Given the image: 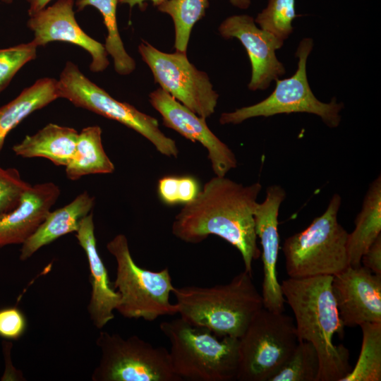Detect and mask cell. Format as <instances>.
<instances>
[{
	"instance_id": "obj_29",
	"label": "cell",
	"mask_w": 381,
	"mask_h": 381,
	"mask_svg": "<svg viewBox=\"0 0 381 381\" xmlns=\"http://www.w3.org/2000/svg\"><path fill=\"white\" fill-rule=\"evenodd\" d=\"M37 46L32 41L15 47L0 49V92L16 73L28 62L37 56Z\"/></svg>"
},
{
	"instance_id": "obj_23",
	"label": "cell",
	"mask_w": 381,
	"mask_h": 381,
	"mask_svg": "<svg viewBox=\"0 0 381 381\" xmlns=\"http://www.w3.org/2000/svg\"><path fill=\"white\" fill-rule=\"evenodd\" d=\"M65 167L67 178L72 181L86 175L114 172V165L102 146L99 126L85 127L78 133L74 155Z\"/></svg>"
},
{
	"instance_id": "obj_5",
	"label": "cell",
	"mask_w": 381,
	"mask_h": 381,
	"mask_svg": "<svg viewBox=\"0 0 381 381\" xmlns=\"http://www.w3.org/2000/svg\"><path fill=\"white\" fill-rule=\"evenodd\" d=\"M340 205V195H333L322 215L285 239L282 250L289 277H333L350 265L346 248L349 233L337 220Z\"/></svg>"
},
{
	"instance_id": "obj_4",
	"label": "cell",
	"mask_w": 381,
	"mask_h": 381,
	"mask_svg": "<svg viewBox=\"0 0 381 381\" xmlns=\"http://www.w3.org/2000/svg\"><path fill=\"white\" fill-rule=\"evenodd\" d=\"M170 342L172 368L181 380H236L239 339L219 337L179 318L160 323Z\"/></svg>"
},
{
	"instance_id": "obj_11",
	"label": "cell",
	"mask_w": 381,
	"mask_h": 381,
	"mask_svg": "<svg viewBox=\"0 0 381 381\" xmlns=\"http://www.w3.org/2000/svg\"><path fill=\"white\" fill-rule=\"evenodd\" d=\"M138 51L162 89L200 117L214 112L219 95L207 74L191 64L186 54L165 53L147 42L140 44Z\"/></svg>"
},
{
	"instance_id": "obj_17",
	"label": "cell",
	"mask_w": 381,
	"mask_h": 381,
	"mask_svg": "<svg viewBox=\"0 0 381 381\" xmlns=\"http://www.w3.org/2000/svg\"><path fill=\"white\" fill-rule=\"evenodd\" d=\"M60 193L59 187L52 182L31 186L16 207L0 214V248L23 244L31 236L51 211Z\"/></svg>"
},
{
	"instance_id": "obj_33",
	"label": "cell",
	"mask_w": 381,
	"mask_h": 381,
	"mask_svg": "<svg viewBox=\"0 0 381 381\" xmlns=\"http://www.w3.org/2000/svg\"><path fill=\"white\" fill-rule=\"evenodd\" d=\"M361 264L373 273L381 275V234L364 253Z\"/></svg>"
},
{
	"instance_id": "obj_9",
	"label": "cell",
	"mask_w": 381,
	"mask_h": 381,
	"mask_svg": "<svg viewBox=\"0 0 381 381\" xmlns=\"http://www.w3.org/2000/svg\"><path fill=\"white\" fill-rule=\"evenodd\" d=\"M58 91L59 98L67 99L76 107L115 120L135 131L151 142L161 154L167 157L178 156L176 142L161 131L156 119L113 98L71 61L66 64L61 73Z\"/></svg>"
},
{
	"instance_id": "obj_37",
	"label": "cell",
	"mask_w": 381,
	"mask_h": 381,
	"mask_svg": "<svg viewBox=\"0 0 381 381\" xmlns=\"http://www.w3.org/2000/svg\"><path fill=\"white\" fill-rule=\"evenodd\" d=\"M4 3L6 4H11L13 2V0H1Z\"/></svg>"
},
{
	"instance_id": "obj_12",
	"label": "cell",
	"mask_w": 381,
	"mask_h": 381,
	"mask_svg": "<svg viewBox=\"0 0 381 381\" xmlns=\"http://www.w3.org/2000/svg\"><path fill=\"white\" fill-rule=\"evenodd\" d=\"M150 102L160 114L163 124L192 142H199L207 150L216 176H224L237 166L232 150L219 139L200 117L161 87L152 92Z\"/></svg>"
},
{
	"instance_id": "obj_36",
	"label": "cell",
	"mask_w": 381,
	"mask_h": 381,
	"mask_svg": "<svg viewBox=\"0 0 381 381\" xmlns=\"http://www.w3.org/2000/svg\"><path fill=\"white\" fill-rule=\"evenodd\" d=\"M230 3L240 8V9H247L249 8L251 0H229Z\"/></svg>"
},
{
	"instance_id": "obj_3",
	"label": "cell",
	"mask_w": 381,
	"mask_h": 381,
	"mask_svg": "<svg viewBox=\"0 0 381 381\" xmlns=\"http://www.w3.org/2000/svg\"><path fill=\"white\" fill-rule=\"evenodd\" d=\"M172 293L181 318L221 337L239 339L263 308L252 274L245 270L225 284L174 287Z\"/></svg>"
},
{
	"instance_id": "obj_16",
	"label": "cell",
	"mask_w": 381,
	"mask_h": 381,
	"mask_svg": "<svg viewBox=\"0 0 381 381\" xmlns=\"http://www.w3.org/2000/svg\"><path fill=\"white\" fill-rule=\"evenodd\" d=\"M73 5L74 0H58L31 16L27 25L34 32L32 42L37 47L56 41L78 45L91 55L90 71H103L109 64L105 47L80 28L75 18Z\"/></svg>"
},
{
	"instance_id": "obj_10",
	"label": "cell",
	"mask_w": 381,
	"mask_h": 381,
	"mask_svg": "<svg viewBox=\"0 0 381 381\" xmlns=\"http://www.w3.org/2000/svg\"><path fill=\"white\" fill-rule=\"evenodd\" d=\"M101 359L93 381H181L173 370L169 352L133 335L102 332L97 339Z\"/></svg>"
},
{
	"instance_id": "obj_21",
	"label": "cell",
	"mask_w": 381,
	"mask_h": 381,
	"mask_svg": "<svg viewBox=\"0 0 381 381\" xmlns=\"http://www.w3.org/2000/svg\"><path fill=\"white\" fill-rule=\"evenodd\" d=\"M381 234V176L369 186L362 207L355 219V228L349 234L347 253L350 266L361 265L364 253Z\"/></svg>"
},
{
	"instance_id": "obj_20",
	"label": "cell",
	"mask_w": 381,
	"mask_h": 381,
	"mask_svg": "<svg viewBox=\"0 0 381 381\" xmlns=\"http://www.w3.org/2000/svg\"><path fill=\"white\" fill-rule=\"evenodd\" d=\"M78 132L73 128L49 123L13 145L14 153L22 157H43L57 166L66 167L75 150Z\"/></svg>"
},
{
	"instance_id": "obj_26",
	"label": "cell",
	"mask_w": 381,
	"mask_h": 381,
	"mask_svg": "<svg viewBox=\"0 0 381 381\" xmlns=\"http://www.w3.org/2000/svg\"><path fill=\"white\" fill-rule=\"evenodd\" d=\"M208 7V0H167L157 6L159 11L172 18L176 52L186 54L193 27L204 17Z\"/></svg>"
},
{
	"instance_id": "obj_14",
	"label": "cell",
	"mask_w": 381,
	"mask_h": 381,
	"mask_svg": "<svg viewBox=\"0 0 381 381\" xmlns=\"http://www.w3.org/2000/svg\"><path fill=\"white\" fill-rule=\"evenodd\" d=\"M332 289L344 327L381 322V275L349 265L332 277Z\"/></svg>"
},
{
	"instance_id": "obj_35",
	"label": "cell",
	"mask_w": 381,
	"mask_h": 381,
	"mask_svg": "<svg viewBox=\"0 0 381 381\" xmlns=\"http://www.w3.org/2000/svg\"><path fill=\"white\" fill-rule=\"evenodd\" d=\"M147 1H151L154 6H158L167 0H119V2L128 4L131 8L138 5L141 9H143L146 7L145 2Z\"/></svg>"
},
{
	"instance_id": "obj_8",
	"label": "cell",
	"mask_w": 381,
	"mask_h": 381,
	"mask_svg": "<svg viewBox=\"0 0 381 381\" xmlns=\"http://www.w3.org/2000/svg\"><path fill=\"white\" fill-rule=\"evenodd\" d=\"M313 47V40L303 38L298 44L295 56L298 67L295 73L288 78L276 79L273 92L260 102L222 113L221 124H238L250 118L269 117L279 114L308 113L318 116L329 128L337 127L341 121L342 103L335 98L330 102L320 101L312 92L308 83L306 64Z\"/></svg>"
},
{
	"instance_id": "obj_7",
	"label": "cell",
	"mask_w": 381,
	"mask_h": 381,
	"mask_svg": "<svg viewBox=\"0 0 381 381\" xmlns=\"http://www.w3.org/2000/svg\"><path fill=\"white\" fill-rule=\"evenodd\" d=\"M298 341L292 318L262 308L239 338L236 380L270 381Z\"/></svg>"
},
{
	"instance_id": "obj_28",
	"label": "cell",
	"mask_w": 381,
	"mask_h": 381,
	"mask_svg": "<svg viewBox=\"0 0 381 381\" xmlns=\"http://www.w3.org/2000/svg\"><path fill=\"white\" fill-rule=\"evenodd\" d=\"M296 16L295 0H268L254 20L261 29L284 41L294 30L292 23Z\"/></svg>"
},
{
	"instance_id": "obj_18",
	"label": "cell",
	"mask_w": 381,
	"mask_h": 381,
	"mask_svg": "<svg viewBox=\"0 0 381 381\" xmlns=\"http://www.w3.org/2000/svg\"><path fill=\"white\" fill-rule=\"evenodd\" d=\"M76 238L85 253L90 267L92 292L87 311L94 325L101 329L114 319L120 295L111 286L107 270L97 251L92 213L80 222Z\"/></svg>"
},
{
	"instance_id": "obj_19",
	"label": "cell",
	"mask_w": 381,
	"mask_h": 381,
	"mask_svg": "<svg viewBox=\"0 0 381 381\" xmlns=\"http://www.w3.org/2000/svg\"><path fill=\"white\" fill-rule=\"evenodd\" d=\"M94 205L95 198L84 191L66 205L50 211L35 233L22 244L20 259L26 260L42 247L64 235L76 232Z\"/></svg>"
},
{
	"instance_id": "obj_24",
	"label": "cell",
	"mask_w": 381,
	"mask_h": 381,
	"mask_svg": "<svg viewBox=\"0 0 381 381\" xmlns=\"http://www.w3.org/2000/svg\"><path fill=\"white\" fill-rule=\"evenodd\" d=\"M119 0H77L78 11L87 6L96 8L103 17L107 30L104 47L114 60L115 71L121 75H128L135 68V60L126 51L119 32L116 21V7Z\"/></svg>"
},
{
	"instance_id": "obj_31",
	"label": "cell",
	"mask_w": 381,
	"mask_h": 381,
	"mask_svg": "<svg viewBox=\"0 0 381 381\" xmlns=\"http://www.w3.org/2000/svg\"><path fill=\"white\" fill-rule=\"evenodd\" d=\"M31 186L23 180L16 169L0 166V214L16 207Z\"/></svg>"
},
{
	"instance_id": "obj_2",
	"label": "cell",
	"mask_w": 381,
	"mask_h": 381,
	"mask_svg": "<svg viewBox=\"0 0 381 381\" xmlns=\"http://www.w3.org/2000/svg\"><path fill=\"white\" fill-rule=\"evenodd\" d=\"M332 276L290 278L282 281V291L296 320L298 341L310 342L320 361L318 381H341L351 371L349 351L335 345L336 334L343 337L344 326L332 289Z\"/></svg>"
},
{
	"instance_id": "obj_6",
	"label": "cell",
	"mask_w": 381,
	"mask_h": 381,
	"mask_svg": "<svg viewBox=\"0 0 381 381\" xmlns=\"http://www.w3.org/2000/svg\"><path fill=\"white\" fill-rule=\"evenodd\" d=\"M107 248L116 262L114 288L120 295V303L116 310L122 316L152 322L178 313L176 304L169 300L174 286L168 268L157 272L138 266L123 234L114 237Z\"/></svg>"
},
{
	"instance_id": "obj_34",
	"label": "cell",
	"mask_w": 381,
	"mask_h": 381,
	"mask_svg": "<svg viewBox=\"0 0 381 381\" xmlns=\"http://www.w3.org/2000/svg\"><path fill=\"white\" fill-rule=\"evenodd\" d=\"M29 4L28 14L31 17L37 13L52 0H26Z\"/></svg>"
},
{
	"instance_id": "obj_15",
	"label": "cell",
	"mask_w": 381,
	"mask_h": 381,
	"mask_svg": "<svg viewBox=\"0 0 381 381\" xmlns=\"http://www.w3.org/2000/svg\"><path fill=\"white\" fill-rule=\"evenodd\" d=\"M285 198L286 192L281 186H270L265 199L261 203L258 202L254 212L255 233L262 247L263 308L273 312H284L285 309V299L277 272L279 249L278 215Z\"/></svg>"
},
{
	"instance_id": "obj_30",
	"label": "cell",
	"mask_w": 381,
	"mask_h": 381,
	"mask_svg": "<svg viewBox=\"0 0 381 381\" xmlns=\"http://www.w3.org/2000/svg\"><path fill=\"white\" fill-rule=\"evenodd\" d=\"M198 192L197 181L190 176H166L158 182L159 198L167 205L186 204L192 201Z\"/></svg>"
},
{
	"instance_id": "obj_25",
	"label": "cell",
	"mask_w": 381,
	"mask_h": 381,
	"mask_svg": "<svg viewBox=\"0 0 381 381\" xmlns=\"http://www.w3.org/2000/svg\"><path fill=\"white\" fill-rule=\"evenodd\" d=\"M362 344L355 366L341 381L381 380V322L360 325Z\"/></svg>"
},
{
	"instance_id": "obj_22",
	"label": "cell",
	"mask_w": 381,
	"mask_h": 381,
	"mask_svg": "<svg viewBox=\"0 0 381 381\" xmlns=\"http://www.w3.org/2000/svg\"><path fill=\"white\" fill-rule=\"evenodd\" d=\"M57 98H59L58 80L43 78L24 89L14 99L0 107V152L11 130L30 114L46 107Z\"/></svg>"
},
{
	"instance_id": "obj_32",
	"label": "cell",
	"mask_w": 381,
	"mask_h": 381,
	"mask_svg": "<svg viewBox=\"0 0 381 381\" xmlns=\"http://www.w3.org/2000/svg\"><path fill=\"white\" fill-rule=\"evenodd\" d=\"M26 320L16 307L0 309V337L7 339L20 338L26 329Z\"/></svg>"
},
{
	"instance_id": "obj_1",
	"label": "cell",
	"mask_w": 381,
	"mask_h": 381,
	"mask_svg": "<svg viewBox=\"0 0 381 381\" xmlns=\"http://www.w3.org/2000/svg\"><path fill=\"white\" fill-rule=\"evenodd\" d=\"M261 189L259 182L244 186L215 175L175 217L172 234L190 243L221 237L238 250L245 270L252 274L253 262L261 255L254 221Z\"/></svg>"
},
{
	"instance_id": "obj_13",
	"label": "cell",
	"mask_w": 381,
	"mask_h": 381,
	"mask_svg": "<svg viewBox=\"0 0 381 381\" xmlns=\"http://www.w3.org/2000/svg\"><path fill=\"white\" fill-rule=\"evenodd\" d=\"M218 30L224 38H237L245 47L252 68L248 85L250 90H265L272 81L285 74V68L276 56V51L283 46L284 41L258 28L253 17L229 16Z\"/></svg>"
},
{
	"instance_id": "obj_27",
	"label": "cell",
	"mask_w": 381,
	"mask_h": 381,
	"mask_svg": "<svg viewBox=\"0 0 381 381\" xmlns=\"http://www.w3.org/2000/svg\"><path fill=\"white\" fill-rule=\"evenodd\" d=\"M320 361L314 346L300 341L293 353L270 381H318Z\"/></svg>"
}]
</instances>
